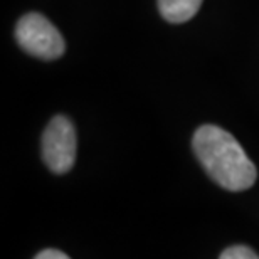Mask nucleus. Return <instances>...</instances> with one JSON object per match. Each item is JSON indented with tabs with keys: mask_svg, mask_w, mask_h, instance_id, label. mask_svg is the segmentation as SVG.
<instances>
[{
	"mask_svg": "<svg viewBox=\"0 0 259 259\" xmlns=\"http://www.w3.org/2000/svg\"><path fill=\"white\" fill-rule=\"evenodd\" d=\"M69 256L64 254L63 251H58V249H44L40 251L35 259H67Z\"/></svg>",
	"mask_w": 259,
	"mask_h": 259,
	"instance_id": "obj_6",
	"label": "nucleus"
},
{
	"mask_svg": "<svg viewBox=\"0 0 259 259\" xmlns=\"http://www.w3.org/2000/svg\"><path fill=\"white\" fill-rule=\"evenodd\" d=\"M192 147L207 175L222 189L242 192L254 185L256 165L229 132L215 125H204L194 133Z\"/></svg>",
	"mask_w": 259,
	"mask_h": 259,
	"instance_id": "obj_1",
	"label": "nucleus"
},
{
	"mask_svg": "<svg viewBox=\"0 0 259 259\" xmlns=\"http://www.w3.org/2000/svg\"><path fill=\"white\" fill-rule=\"evenodd\" d=\"M202 0H158V10L170 24H184L199 12Z\"/></svg>",
	"mask_w": 259,
	"mask_h": 259,
	"instance_id": "obj_4",
	"label": "nucleus"
},
{
	"mask_svg": "<svg viewBox=\"0 0 259 259\" xmlns=\"http://www.w3.org/2000/svg\"><path fill=\"white\" fill-rule=\"evenodd\" d=\"M259 254L247 246H232L221 252V259H257Z\"/></svg>",
	"mask_w": 259,
	"mask_h": 259,
	"instance_id": "obj_5",
	"label": "nucleus"
},
{
	"mask_svg": "<svg viewBox=\"0 0 259 259\" xmlns=\"http://www.w3.org/2000/svg\"><path fill=\"white\" fill-rule=\"evenodd\" d=\"M42 160L51 172L67 174L76 162V130L69 118L54 116L42 135Z\"/></svg>",
	"mask_w": 259,
	"mask_h": 259,
	"instance_id": "obj_3",
	"label": "nucleus"
},
{
	"mask_svg": "<svg viewBox=\"0 0 259 259\" xmlns=\"http://www.w3.org/2000/svg\"><path fill=\"white\" fill-rule=\"evenodd\" d=\"M15 39L25 53L44 61L59 59L66 51L61 32L51 20L37 12L20 17L15 27Z\"/></svg>",
	"mask_w": 259,
	"mask_h": 259,
	"instance_id": "obj_2",
	"label": "nucleus"
}]
</instances>
